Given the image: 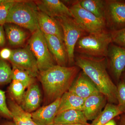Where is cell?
I'll list each match as a JSON object with an SVG mask.
<instances>
[{"label": "cell", "mask_w": 125, "mask_h": 125, "mask_svg": "<svg viewBox=\"0 0 125 125\" xmlns=\"http://www.w3.org/2000/svg\"><path fill=\"white\" fill-rule=\"evenodd\" d=\"M75 64L92 81L99 92L104 95L109 103L116 104L117 87L108 73L106 59L88 56H78Z\"/></svg>", "instance_id": "1"}, {"label": "cell", "mask_w": 125, "mask_h": 125, "mask_svg": "<svg viewBox=\"0 0 125 125\" xmlns=\"http://www.w3.org/2000/svg\"><path fill=\"white\" fill-rule=\"evenodd\" d=\"M78 72L76 66L57 65L39 72L38 76L47 98L53 102L61 98L68 91Z\"/></svg>", "instance_id": "2"}, {"label": "cell", "mask_w": 125, "mask_h": 125, "mask_svg": "<svg viewBox=\"0 0 125 125\" xmlns=\"http://www.w3.org/2000/svg\"><path fill=\"white\" fill-rule=\"evenodd\" d=\"M39 11L34 1L18 0L10 8L6 23L16 25L33 33L39 29Z\"/></svg>", "instance_id": "3"}, {"label": "cell", "mask_w": 125, "mask_h": 125, "mask_svg": "<svg viewBox=\"0 0 125 125\" xmlns=\"http://www.w3.org/2000/svg\"><path fill=\"white\" fill-rule=\"evenodd\" d=\"M112 42L111 33L104 30L83 36L78 40L75 47L78 52L83 55L103 58L107 56L108 48Z\"/></svg>", "instance_id": "4"}, {"label": "cell", "mask_w": 125, "mask_h": 125, "mask_svg": "<svg viewBox=\"0 0 125 125\" xmlns=\"http://www.w3.org/2000/svg\"><path fill=\"white\" fill-rule=\"evenodd\" d=\"M28 43V46L37 61L39 72L46 70L56 65L55 60L49 51L44 34L40 29L32 33Z\"/></svg>", "instance_id": "5"}, {"label": "cell", "mask_w": 125, "mask_h": 125, "mask_svg": "<svg viewBox=\"0 0 125 125\" xmlns=\"http://www.w3.org/2000/svg\"><path fill=\"white\" fill-rule=\"evenodd\" d=\"M55 19L62 28L68 62L70 64H72L74 61V52L76 43L85 32L71 17L62 16Z\"/></svg>", "instance_id": "6"}, {"label": "cell", "mask_w": 125, "mask_h": 125, "mask_svg": "<svg viewBox=\"0 0 125 125\" xmlns=\"http://www.w3.org/2000/svg\"><path fill=\"white\" fill-rule=\"evenodd\" d=\"M72 18L85 32L89 34L97 33L105 30V20L97 18L81 6L79 1L70 7Z\"/></svg>", "instance_id": "7"}, {"label": "cell", "mask_w": 125, "mask_h": 125, "mask_svg": "<svg viewBox=\"0 0 125 125\" xmlns=\"http://www.w3.org/2000/svg\"><path fill=\"white\" fill-rule=\"evenodd\" d=\"M9 60L12 65L28 72L34 78L38 76L39 71L37 61L28 46L12 50Z\"/></svg>", "instance_id": "8"}, {"label": "cell", "mask_w": 125, "mask_h": 125, "mask_svg": "<svg viewBox=\"0 0 125 125\" xmlns=\"http://www.w3.org/2000/svg\"><path fill=\"white\" fill-rule=\"evenodd\" d=\"M114 30L125 27V2L117 0L106 2V19Z\"/></svg>", "instance_id": "9"}, {"label": "cell", "mask_w": 125, "mask_h": 125, "mask_svg": "<svg viewBox=\"0 0 125 125\" xmlns=\"http://www.w3.org/2000/svg\"><path fill=\"white\" fill-rule=\"evenodd\" d=\"M68 91L84 100L90 96L102 94L83 72L80 73L74 80Z\"/></svg>", "instance_id": "10"}, {"label": "cell", "mask_w": 125, "mask_h": 125, "mask_svg": "<svg viewBox=\"0 0 125 125\" xmlns=\"http://www.w3.org/2000/svg\"><path fill=\"white\" fill-rule=\"evenodd\" d=\"M39 10L53 18L66 16L72 18L69 8L59 0L35 1Z\"/></svg>", "instance_id": "11"}, {"label": "cell", "mask_w": 125, "mask_h": 125, "mask_svg": "<svg viewBox=\"0 0 125 125\" xmlns=\"http://www.w3.org/2000/svg\"><path fill=\"white\" fill-rule=\"evenodd\" d=\"M59 98L49 105L31 113L33 120L38 125H51L57 115L61 102Z\"/></svg>", "instance_id": "12"}, {"label": "cell", "mask_w": 125, "mask_h": 125, "mask_svg": "<svg viewBox=\"0 0 125 125\" xmlns=\"http://www.w3.org/2000/svg\"><path fill=\"white\" fill-rule=\"evenodd\" d=\"M38 20L39 29L43 33L55 36L64 43L62 28L56 19L39 11Z\"/></svg>", "instance_id": "13"}, {"label": "cell", "mask_w": 125, "mask_h": 125, "mask_svg": "<svg viewBox=\"0 0 125 125\" xmlns=\"http://www.w3.org/2000/svg\"><path fill=\"white\" fill-rule=\"evenodd\" d=\"M49 51L57 65L66 66L68 56L64 43L57 37L44 34Z\"/></svg>", "instance_id": "14"}, {"label": "cell", "mask_w": 125, "mask_h": 125, "mask_svg": "<svg viewBox=\"0 0 125 125\" xmlns=\"http://www.w3.org/2000/svg\"><path fill=\"white\" fill-rule=\"evenodd\" d=\"M107 99L102 94L93 95L84 100L82 112L88 120H94L102 111Z\"/></svg>", "instance_id": "15"}, {"label": "cell", "mask_w": 125, "mask_h": 125, "mask_svg": "<svg viewBox=\"0 0 125 125\" xmlns=\"http://www.w3.org/2000/svg\"><path fill=\"white\" fill-rule=\"evenodd\" d=\"M108 56L114 76L118 80L125 68V48L114 45H110Z\"/></svg>", "instance_id": "16"}, {"label": "cell", "mask_w": 125, "mask_h": 125, "mask_svg": "<svg viewBox=\"0 0 125 125\" xmlns=\"http://www.w3.org/2000/svg\"><path fill=\"white\" fill-rule=\"evenodd\" d=\"M41 101L40 89L37 84L34 83L28 87L20 105L25 111L31 113L38 108Z\"/></svg>", "instance_id": "17"}, {"label": "cell", "mask_w": 125, "mask_h": 125, "mask_svg": "<svg viewBox=\"0 0 125 125\" xmlns=\"http://www.w3.org/2000/svg\"><path fill=\"white\" fill-rule=\"evenodd\" d=\"M8 103L16 125H38L33 120L31 113L25 111L15 101L9 100Z\"/></svg>", "instance_id": "18"}, {"label": "cell", "mask_w": 125, "mask_h": 125, "mask_svg": "<svg viewBox=\"0 0 125 125\" xmlns=\"http://www.w3.org/2000/svg\"><path fill=\"white\" fill-rule=\"evenodd\" d=\"M82 111L71 109L57 114L53 123L89 125Z\"/></svg>", "instance_id": "19"}, {"label": "cell", "mask_w": 125, "mask_h": 125, "mask_svg": "<svg viewBox=\"0 0 125 125\" xmlns=\"http://www.w3.org/2000/svg\"><path fill=\"white\" fill-rule=\"evenodd\" d=\"M125 112V107L119 105L108 103L104 109L89 125H104L109 121Z\"/></svg>", "instance_id": "20"}, {"label": "cell", "mask_w": 125, "mask_h": 125, "mask_svg": "<svg viewBox=\"0 0 125 125\" xmlns=\"http://www.w3.org/2000/svg\"><path fill=\"white\" fill-rule=\"evenodd\" d=\"M84 102V99L67 91L61 97L57 115L62 112L71 109L82 111Z\"/></svg>", "instance_id": "21"}, {"label": "cell", "mask_w": 125, "mask_h": 125, "mask_svg": "<svg viewBox=\"0 0 125 125\" xmlns=\"http://www.w3.org/2000/svg\"><path fill=\"white\" fill-rule=\"evenodd\" d=\"M5 29L9 44L13 46L23 45L27 38V34L24 30L16 25L7 23Z\"/></svg>", "instance_id": "22"}, {"label": "cell", "mask_w": 125, "mask_h": 125, "mask_svg": "<svg viewBox=\"0 0 125 125\" xmlns=\"http://www.w3.org/2000/svg\"><path fill=\"white\" fill-rule=\"evenodd\" d=\"M81 6L97 18L106 21V2L102 0H83Z\"/></svg>", "instance_id": "23"}, {"label": "cell", "mask_w": 125, "mask_h": 125, "mask_svg": "<svg viewBox=\"0 0 125 125\" xmlns=\"http://www.w3.org/2000/svg\"><path fill=\"white\" fill-rule=\"evenodd\" d=\"M34 78L28 72L12 65V80H18L27 88L34 83Z\"/></svg>", "instance_id": "24"}, {"label": "cell", "mask_w": 125, "mask_h": 125, "mask_svg": "<svg viewBox=\"0 0 125 125\" xmlns=\"http://www.w3.org/2000/svg\"><path fill=\"white\" fill-rule=\"evenodd\" d=\"M27 88L22 83L16 80H12L9 88L10 93L14 100L20 105Z\"/></svg>", "instance_id": "25"}, {"label": "cell", "mask_w": 125, "mask_h": 125, "mask_svg": "<svg viewBox=\"0 0 125 125\" xmlns=\"http://www.w3.org/2000/svg\"><path fill=\"white\" fill-rule=\"evenodd\" d=\"M12 80V69L6 61L0 59V84L10 83Z\"/></svg>", "instance_id": "26"}, {"label": "cell", "mask_w": 125, "mask_h": 125, "mask_svg": "<svg viewBox=\"0 0 125 125\" xmlns=\"http://www.w3.org/2000/svg\"><path fill=\"white\" fill-rule=\"evenodd\" d=\"M18 0H9L8 2L0 5V25L6 23L9 11L12 6Z\"/></svg>", "instance_id": "27"}, {"label": "cell", "mask_w": 125, "mask_h": 125, "mask_svg": "<svg viewBox=\"0 0 125 125\" xmlns=\"http://www.w3.org/2000/svg\"><path fill=\"white\" fill-rule=\"evenodd\" d=\"M0 113L3 116L12 119L11 112L7 106L4 92L0 90Z\"/></svg>", "instance_id": "28"}, {"label": "cell", "mask_w": 125, "mask_h": 125, "mask_svg": "<svg viewBox=\"0 0 125 125\" xmlns=\"http://www.w3.org/2000/svg\"><path fill=\"white\" fill-rule=\"evenodd\" d=\"M112 42L120 46H125V27L111 32Z\"/></svg>", "instance_id": "29"}, {"label": "cell", "mask_w": 125, "mask_h": 125, "mask_svg": "<svg viewBox=\"0 0 125 125\" xmlns=\"http://www.w3.org/2000/svg\"><path fill=\"white\" fill-rule=\"evenodd\" d=\"M117 87L118 105L125 107V83L123 81L120 82Z\"/></svg>", "instance_id": "30"}, {"label": "cell", "mask_w": 125, "mask_h": 125, "mask_svg": "<svg viewBox=\"0 0 125 125\" xmlns=\"http://www.w3.org/2000/svg\"><path fill=\"white\" fill-rule=\"evenodd\" d=\"M12 53V50L8 48H4L0 51V57L2 60L10 59Z\"/></svg>", "instance_id": "31"}, {"label": "cell", "mask_w": 125, "mask_h": 125, "mask_svg": "<svg viewBox=\"0 0 125 125\" xmlns=\"http://www.w3.org/2000/svg\"><path fill=\"white\" fill-rule=\"evenodd\" d=\"M6 43V38L4 30L3 25H0V47L5 46Z\"/></svg>", "instance_id": "32"}, {"label": "cell", "mask_w": 125, "mask_h": 125, "mask_svg": "<svg viewBox=\"0 0 125 125\" xmlns=\"http://www.w3.org/2000/svg\"><path fill=\"white\" fill-rule=\"evenodd\" d=\"M0 125H16L13 121H7L1 123Z\"/></svg>", "instance_id": "33"}, {"label": "cell", "mask_w": 125, "mask_h": 125, "mask_svg": "<svg viewBox=\"0 0 125 125\" xmlns=\"http://www.w3.org/2000/svg\"><path fill=\"white\" fill-rule=\"evenodd\" d=\"M119 125H125V115L122 117L120 121Z\"/></svg>", "instance_id": "34"}, {"label": "cell", "mask_w": 125, "mask_h": 125, "mask_svg": "<svg viewBox=\"0 0 125 125\" xmlns=\"http://www.w3.org/2000/svg\"><path fill=\"white\" fill-rule=\"evenodd\" d=\"M104 125H116L115 122L113 119H112L111 120L109 121V122L106 123Z\"/></svg>", "instance_id": "35"}, {"label": "cell", "mask_w": 125, "mask_h": 125, "mask_svg": "<svg viewBox=\"0 0 125 125\" xmlns=\"http://www.w3.org/2000/svg\"><path fill=\"white\" fill-rule=\"evenodd\" d=\"M51 125H85L82 124H55L53 123Z\"/></svg>", "instance_id": "36"}, {"label": "cell", "mask_w": 125, "mask_h": 125, "mask_svg": "<svg viewBox=\"0 0 125 125\" xmlns=\"http://www.w3.org/2000/svg\"><path fill=\"white\" fill-rule=\"evenodd\" d=\"M9 0H0V5L4 3L8 2Z\"/></svg>", "instance_id": "37"}]
</instances>
